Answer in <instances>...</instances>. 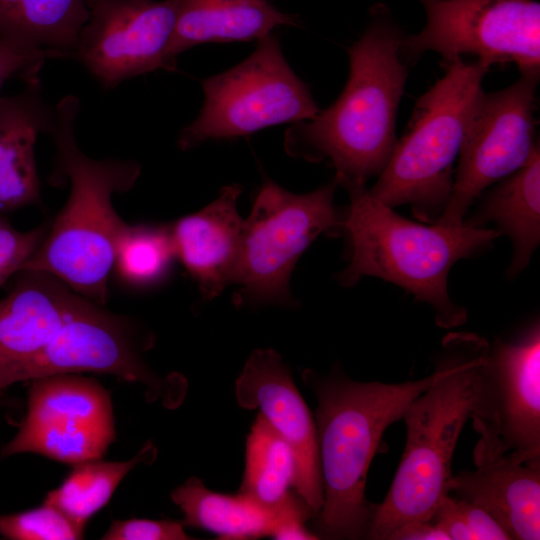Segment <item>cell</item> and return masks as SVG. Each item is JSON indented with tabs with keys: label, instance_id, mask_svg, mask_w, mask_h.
I'll return each mask as SVG.
<instances>
[{
	"label": "cell",
	"instance_id": "cell-1",
	"mask_svg": "<svg viewBox=\"0 0 540 540\" xmlns=\"http://www.w3.org/2000/svg\"><path fill=\"white\" fill-rule=\"evenodd\" d=\"M361 37L348 49L349 75L340 96L313 118L293 123L284 148L294 158L327 159L345 189L379 176L397 142L396 117L408 77L404 34L389 10L375 5Z\"/></svg>",
	"mask_w": 540,
	"mask_h": 540
},
{
	"label": "cell",
	"instance_id": "cell-2",
	"mask_svg": "<svg viewBox=\"0 0 540 540\" xmlns=\"http://www.w3.org/2000/svg\"><path fill=\"white\" fill-rule=\"evenodd\" d=\"M490 344L466 332L442 341L432 383L402 414L406 444L391 486L373 514L366 538L387 540L404 524L429 521L449 494L451 463L465 423L485 414L484 364Z\"/></svg>",
	"mask_w": 540,
	"mask_h": 540
},
{
	"label": "cell",
	"instance_id": "cell-3",
	"mask_svg": "<svg viewBox=\"0 0 540 540\" xmlns=\"http://www.w3.org/2000/svg\"><path fill=\"white\" fill-rule=\"evenodd\" d=\"M50 133L56 155L50 182L68 180L70 194L31 258L21 270L47 272L79 295L104 305L118 241L127 226L112 204L130 191L141 173L132 159L97 160L82 152L75 137L80 101L63 97L55 106Z\"/></svg>",
	"mask_w": 540,
	"mask_h": 540
},
{
	"label": "cell",
	"instance_id": "cell-4",
	"mask_svg": "<svg viewBox=\"0 0 540 540\" xmlns=\"http://www.w3.org/2000/svg\"><path fill=\"white\" fill-rule=\"evenodd\" d=\"M434 372L401 383L358 382L340 368L324 376L302 372L317 397L316 429L323 505L314 533L325 539L366 538L373 504L365 497L367 474L386 429L402 419L410 402L433 381Z\"/></svg>",
	"mask_w": 540,
	"mask_h": 540
},
{
	"label": "cell",
	"instance_id": "cell-5",
	"mask_svg": "<svg viewBox=\"0 0 540 540\" xmlns=\"http://www.w3.org/2000/svg\"><path fill=\"white\" fill-rule=\"evenodd\" d=\"M346 190L350 204L341 225L350 241L351 256L338 275L341 285L352 287L364 276L377 277L430 305L439 327L464 324L467 311L450 298L449 272L457 261L487 250L500 232L465 222L423 225L378 201L366 185Z\"/></svg>",
	"mask_w": 540,
	"mask_h": 540
},
{
	"label": "cell",
	"instance_id": "cell-6",
	"mask_svg": "<svg viewBox=\"0 0 540 540\" xmlns=\"http://www.w3.org/2000/svg\"><path fill=\"white\" fill-rule=\"evenodd\" d=\"M488 69L479 60L446 64L445 74L417 99L404 134L369 189L373 197L391 208L410 206L421 222L439 219Z\"/></svg>",
	"mask_w": 540,
	"mask_h": 540
},
{
	"label": "cell",
	"instance_id": "cell-7",
	"mask_svg": "<svg viewBox=\"0 0 540 540\" xmlns=\"http://www.w3.org/2000/svg\"><path fill=\"white\" fill-rule=\"evenodd\" d=\"M334 179L318 189L292 193L266 179L243 222L240 258L233 280L237 306H294L289 289L299 257L320 235L339 236L342 216L334 205Z\"/></svg>",
	"mask_w": 540,
	"mask_h": 540
},
{
	"label": "cell",
	"instance_id": "cell-8",
	"mask_svg": "<svg viewBox=\"0 0 540 540\" xmlns=\"http://www.w3.org/2000/svg\"><path fill=\"white\" fill-rule=\"evenodd\" d=\"M236 66L202 80L204 101L177 139L182 151L232 140L264 128L313 118L320 110L309 86L286 61L272 32Z\"/></svg>",
	"mask_w": 540,
	"mask_h": 540
},
{
	"label": "cell",
	"instance_id": "cell-9",
	"mask_svg": "<svg viewBox=\"0 0 540 540\" xmlns=\"http://www.w3.org/2000/svg\"><path fill=\"white\" fill-rule=\"evenodd\" d=\"M426 24L403 37L401 55L415 61L438 53L445 64L473 55L488 67L514 63L539 75L540 4L534 0H420Z\"/></svg>",
	"mask_w": 540,
	"mask_h": 540
},
{
	"label": "cell",
	"instance_id": "cell-10",
	"mask_svg": "<svg viewBox=\"0 0 540 540\" xmlns=\"http://www.w3.org/2000/svg\"><path fill=\"white\" fill-rule=\"evenodd\" d=\"M153 335L130 317L80 297L71 315L43 350L27 365L20 382L59 373L95 372L141 383L147 399L179 405L186 381L180 375L161 377L144 360Z\"/></svg>",
	"mask_w": 540,
	"mask_h": 540
},
{
	"label": "cell",
	"instance_id": "cell-11",
	"mask_svg": "<svg viewBox=\"0 0 540 540\" xmlns=\"http://www.w3.org/2000/svg\"><path fill=\"white\" fill-rule=\"evenodd\" d=\"M29 382L26 416L0 456L34 453L71 466L101 459L116 437L110 393L101 383L80 373Z\"/></svg>",
	"mask_w": 540,
	"mask_h": 540
},
{
	"label": "cell",
	"instance_id": "cell-12",
	"mask_svg": "<svg viewBox=\"0 0 540 540\" xmlns=\"http://www.w3.org/2000/svg\"><path fill=\"white\" fill-rule=\"evenodd\" d=\"M539 75L521 74L510 86L484 92L463 142L449 200L436 221L455 226L490 185L522 167L538 145L535 100Z\"/></svg>",
	"mask_w": 540,
	"mask_h": 540
},
{
	"label": "cell",
	"instance_id": "cell-13",
	"mask_svg": "<svg viewBox=\"0 0 540 540\" xmlns=\"http://www.w3.org/2000/svg\"><path fill=\"white\" fill-rule=\"evenodd\" d=\"M89 16L71 55L106 90L167 70L176 0H85Z\"/></svg>",
	"mask_w": 540,
	"mask_h": 540
},
{
	"label": "cell",
	"instance_id": "cell-14",
	"mask_svg": "<svg viewBox=\"0 0 540 540\" xmlns=\"http://www.w3.org/2000/svg\"><path fill=\"white\" fill-rule=\"evenodd\" d=\"M480 435L474 448L476 469L452 475L449 494L489 513L510 539L540 538V459L508 452L496 431L472 419Z\"/></svg>",
	"mask_w": 540,
	"mask_h": 540
},
{
	"label": "cell",
	"instance_id": "cell-15",
	"mask_svg": "<svg viewBox=\"0 0 540 540\" xmlns=\"http://www.w3.org/2000/svg\"><path fill=\"white\" fill-rule=\"evenodd\" d=\"M235 394L242 408H260L290 444L296 459L294 488L316 516L323 505L317 429L289 367L273 349H256L236 380Z\"/></svg>",
	"mask_w": 540,
	"mask_h": 540
},
{
	"label": "cell",
	"instance_id": "cell-16",
	"mask_svg": "<svg viewBox=\"0 0 540 540\" xmlns=\"http://www.w3.org/2000/svg\"><path fill=\"white\" fill-rule=\"evenodd\" d=\"M485 416L508 452L540 459V326L497 340L484 364Z\"/></svg>",
	"mask_w": 540,
	"mask_h": 540
},
{
	"label": "cell",
	"instance_id": "cell-17",
	"mask_svg": "<svg viewBox=\"0 0 540 540\" xmlns=\"http://www.w3.org/2000/svg\"><path fill=\"white\" fill-rule=\"evenodd\" d=\"M81 295L57 277L20 270L0 300V395L20 382L27 365L71 315Z\"/></svg>",
	"mask_w": 540,
	"mask_h": 540
},
{
	"label": "cell",
	"instance_id": "cell-18",
	"mask_svg": "<svg viewBox=\"0 0 540 540\" xmlns=\"http://www.w3.org/2000/svg\"><path fill=\"white\" fill-rule=\"evenodd\" d=\"M241 193L239 184L224 186L210 204L170 225L176 257L206 301L233 284L244 222L237 208Z\"/></svg>",
	"mask_w": 540,
	"mask_h": 540
},
{
	"label": "cell",
	"instance_id": "cell-19",
	"mask_svg": "<svg viewBox=\"0 0 540 540\" xmlns=\"http://www.w3.org/2000/svg\"><path fill=\"white\" fill-rule=\"evenodd\" d=\"M40 79L22 91L0 96V214L41 206L40 179L34 147L41 133L56 123L55 106L42 97Z\"/></svg>",
	"mask_w": 540,
	"mask_h": 540
},
{
	"label": "cell",
	"instance_id": "cell-20",
	"mask_svg": "<svg viewBox=\"0 0 540 540\" xmlns=\"http://www.w3.org/2000/svg\"><path fill=\"white\" fill-rule=\"evenodd\" d=\"M171 499L184 513V527L210 531L219 539H282L291 526L315 517L303 499L280 509L265 508L239 493L211 491L194 476L175 488Z\"/></svg>",
	"mask_w": 540,
	"mask_h": 540
},
{
	"label": "cell",
	"instance_id": "cell-21",
	"mask_svg": "<svg viewBox=\"0 0 540 540\" xmlns=\"http://www.w3.org/2000/svg\"><path fill=\"white\" fill-rule=\"evenodd\" d=\"M176 22L166 49L168 71L175 70L177 57L205 43L259 40L280 26H295L299 20L267 0H176Z\"/></svg>",
	"mask_w": 540,
	"mask_h": 540
},
{
	"label": "cell",
	"instance_id": "cell-22",
	"mask_svg": "<svg viewBox=\"0 0 540 540\" xmlns=\"http://www.w3.org/2000/svg\"><path fill=\"white\" fill-rule=\"evenodd\" d=\"M463 222L485 227L494 222L513 246L509 277L529 264L540 241V151L534 148L527 162L500 180L483 198L473 217Z\"/></svg>",
	"mask_w": 540,
	"mask_h": 540
},
{
	"label": "cell",
	"instance_id": "cell-23",
	"mask_svg": "<svg viewBox=\"0 0 540 540\" xmlns=\"http://www.w3.org/2000/svg\"><path fill=\"white\" fill-rule=\"evenodd\" d=\"M88 16L85 0H0V37L71 58Z\"/></svg>",
	"mask_w": 540,
	"mask_h": 540
},
{
	"label": "cell",
	"instance_id": "cell-24",
	"mask_svg": "<svg viewBox=\"0 0 540 540\" xmlns=\"http://www.w3.org/2000/svg\"><path fill=\"white\" fill-rule=\"evenodd\" d=\"M295 479L296 459L290 444L259 412L247 436L238 493L265 508L280 509L303 499L294 488Z\"/></svg>",
	"mask_w": 540,
	"mask_h": 540
},
{
	"label": "cell",
	"instance_id": "cell-25",
	"mask_svg": "<svg viewBox=\"0 0 540 540\" xmlns=\"http://www.w3.org/2000/svg\"><path fill=\"white\" fill-rule=\"evenodd\" d=\"M157 448L147 441L127 461L94 459L72 465L70 473L45 500L63 511L72 521L85 528L87 522L111 499L124 477L138 464L152 463Z\"/></svg>",
	"mask_w": 540,
	"mask_h": 540
},
{
	"label": "cell",
	"instance_id": "cell-26",
	"mask_svg": "<svg viewBox=\"0 0 540 540\" xmlns=\"http://www.w3.org/2000/svg\"><path fill=\"white\" fill-rule=\"evenodd\" d=\"M175 258L170 225L127 224L113 268L132 286H150L166 276Z\"/></svg>",
	"mask_w": 540,
	"mask_h": 540
},
{
	"label": "cell",
	"instance_id": "cell-27",
	"mask_svg": "<svg viewBox=\"0 0 540 540\" xmlns=\"http://www.w3.org/2000/svg\"><path fill=\"white\" fill-rule=\"evenodd\" d=\"M84 529L46 500L33 509L0 514V535L10 540H78Z\"/></svg>",
	"mask_w": 540,
	"mask_h": 540
},
{
	"label": "cell",
	"instance_id": "cell-28",
	"mask_svg": "<svg viewBox=\"0 0 540 540\" xmlns=\"http://www.w3.org/2000/svg\"><path fill=\"white\" fill-rule=\"evenodd\" d=\"M449 540H509L502 526L481 507L444 496L431 519Z\"/></svg>",
	"mask_w": 540,
	"mask_h": 540
},
{
	"label": "cell",
	"instance_id": "cell-29",
	"mask_svg": "<svg viewBox=\"0 0 540 540\" xmlns=\"http://www.w3.org/2000/svg\"><path fill=\"white\" fill-rule=\"evenodd\" d=\"M48 228V224H42L20 231L0 214V288L23 268L43 241Z\"/></svg>",
	"mask_w": 540,
	"mask_h": 540
},
{
	"label": "cell",
	"instance_id": "cell-30",
	"mask_svg": "<svg viewBox=\"0 0 540 540\" xmlns=\"http://www.w3.org/2000/svg\"><path fill=\"white\" fill-rule=\"evenodd\" d=\"M49 58L56 57L49 51L0 37V90L12 78H19L24 83L40 79L39 72Z\"/></svg>",
	"mask_w": 540,
	"mask_h": 540
},
{
	"label": "cell",
	"instance_id": "cell-31",
	"mask_svg": "<svg viewBox=\"0 0 540 540\" xmlns=\"http://www.w3.org/2000/svg\"><path fill=\"white\" fill-rule=\"evenodd\" d=\"M103 540H188L192 539L180 521L132 518L115 520Z\"/></svg>",
	"mask_w": 540,
	"mask_h": 540
},
{
	"label": "cell",
	"instance_id": "cell-32",
	"mask_svg": "<svg viewBox=\"0 0 540 540\" xmlns=\"http://www.w3.org/2000/svg\"><path fill=\"white\" fill-rule=\"evenodd\" d=\"M387 540H447V537L429 520L404 524L392 532Z\"/></svg>",
	"mask_w": 540,
	"mask_h": 540
},
{
	"label": "cell",
	"instance_id": "cell-33",
	"mask_svg": "<svg viewBox=\"0 0 540 540\" xmlns=\"http://www.w3.org/2000/svg\"><path fill=\"white\" fill-rule=\"evenodd\" d=\"M267 1H269V0H267Z\"/></svg>",
	"mask_w": 540,
	"mask_h": 540
}]
</instances>
